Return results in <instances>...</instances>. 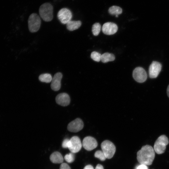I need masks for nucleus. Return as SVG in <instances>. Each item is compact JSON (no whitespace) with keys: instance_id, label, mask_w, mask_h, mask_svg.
I'll use <instances>...</instances> for the list:
<instances>
[{"instance_id":"obj_1","label":"nucleus","mask_w":169,"mask_h":169,"mask_svg":"<svg viewBox=\"0 0 169 169\" xmlns=\"http://www.w3.org/2000/svg\"><path fill=\"white\" fill-rule=\"evenodd\" d=\"M154 148L151 146H143L137 153V159L139 162L146 165H151L154 160L155 152Z\"/></svg>"},{"instance_id":"obj_2","label":"nucleus","mask_w":169,"mask_h":169,"mask_svg":"<svg viewBox=\"0 0 169 169\" xmlns=\"http://www.w3.org/2000/svg\"><path fill=\"white\" fill-rule=\"evenodd\" d=\"M53 7L50 3H45L42 4L39 9L41 18L45 21H51L53 18Z\"/></svg>"},{"instance_id":"obj_3","label":"nucleus","mask_w":169,"mask_h":169,"mask_svg":"<svg viewBox=\"0 0 169 169\" xmlns=\"http://www.w3.org/2000/svg\"><path fill=\"white\" fill-rule=\"evenodd\" d=\"M169 143L168 138L165 135H162L158 137L156 141L154 146L155 151L158 154L163 153L166 149V146Z\"/></svg>"},{"instance_id":"obj_4","label":"nucleus","mask_w":169,"mask_h":169,"mask_svg":"<svg viewBox=\"0 0 169 169\" xmlns=\"http://www.w3.org/2000/svg\"><path fill=\"white\" fill-rule=\"evenodd\" d=\"M41 24L40 17L36 13H33L29 16L28 24L29 31L32 33L37 32L39 29Z\"/></svg>"},{"instance_id":"obj_5","label":"nucleus","mask_w":169,"mask_h":169,"mask_svg":"<svg viewBox=\"0 0 169 169\" xmlns=\"http://www.w3.org/2000/svg\"><path fill=\"white\" fill-rule=\"evenodd\" d=\"M101 147L106 158L110 159L113 156L116 150L114 144L109 140H105L101 144Z\"/></svg>"},{"instance_id":"obj_6","label":"nucleus","mask_w":169,"mask_h":169,"mask_svg":"<svg viewBox=\"0 0 169 169\" xmlns=\"http://www.w3.org/2000/svg\"><path fill=\"white\" fill-rule=\"evenodd\" d=\"M72 14L71 11L67 8L60 9L57 13V17L60 22L63 24H66L71 20Z\"/></svg>"},{"instance_id":"obj_7","label":"nucleus","mask_w":169,"mask_h":169,"mask_svg":"<svg viewBox=\"0 0 169 169\" xmlns=\"http://www.w3.org/2000/svg\"><path fill=\"white\" fill-rule=\"evenodd\" d=\"M132 76L137 82L142 83L145 82L147 78V74L145 70L140 67L136 68L133 71Z\"/></svg>"},{"instance_id":"obj_8","label":"nucleus","mask_w":169,"mask_h":169,"mask_svg":"<svg viewBox=\"0 0 169 169\" xmlns=\"http://www.w3.org/2000/svg\"><path fill=\"white\" fill-rule=\"evenodd\" d=\"M161 68L162 65L160 62L153 61L149 68V75L150 78H156L161 71Z\"/></svg>"},{"instance_id":"obj_9","label":"nucleus","mask_w":169,"mask_h":169,"mask_svg":"<svg viewBox=\"0 0 169 169\" xmlns=\"http://www.w3.org/2000/svg\"><path fill=\"white\" fill-rule=\"evenodd\" d=\"M83 127L84 123L82 120L77 118L68 124L67 129L70 132H77L81 130Z\"/></svg>"},{"instance_id":"obj_10","label":"nucleus","mask_w":169,"mask_h":169,"mask_svg":"<svg viewBox=\"0 0 169 169\" xmlns=\"http://www.w3.org/2000/svg\"><path fill=\"white\" fill-rule=\"evenodd\" d=\"M98 145L97 142L94 137L88 136L85 137L83 140L82 145L86 150L90 151L96 148Z\"/></svg>"},{"instance_id":"obj_11","label":"nucleus","mask_w":169,"mask_h":169,"mask_svg":"<svg viewBox=\"0 0 169 169\" xmlns=\"http://www.w3.org/2000/svg\"><path fill=\"white\" fill-rule=\"evenodd\" d=\"M70 140V144L69 149L70 151L74 153L79 152L82 146L79 138L77 136H74L71 138Z\"/></svg>"},{"instance_id":"obj_12","label":"nucleus","mask_w":169,"mask_h":169,"mask_svg":"<svg viewBox=\"0 0 169 169\" xmlns=\"http://www.w3.org/2000/svg\"><path fill=\"white\" fill-rule=\"evenodd\" d=\"M118 26L115 23L108 22L103 25L102 31L105 34L111 35L115 33L118 30Z\"/></svg>"},{"instance_id":"obj_13","label":"nucleus","mask_w":169,"mask_h":169,"mask_svg":"<svg viewBox=\"0 0 169 169\" xmlns=\"http://www.w3.org/2000/svg\"><path fill=\"white\" fill-rule=\"evenodd\" d=\"M62 74L60 72L56 73L52 78L51 84V88L54 91L59 90L61 87V81L62 78Z\"/></svg>"},{"instance_id":"obj_14","label":"nucleus","mask_w":169,"mask_h":169,"mask_svg":"<svg viewBox=\"0 0 169 169\" xmlns=\"http://www.w3.org/2000/svg\"><path fill=\"white\" fill-rule=\"evenodd\" d=\"M55 100L58 105L64 106H67L70 102L69 95L65 93L58 94L56 97Z\"/></svg>"},{"instance_id":"obj_15","label":"nucleus","mask_w":169,"mask_h":169,"mask_svg":"<svg viewBox=\"0 0 169 169\" xmlns=\"http://www.w3.org/2000/svg\"><path fill=\"white\" fill-rule=\"evenodd\" d=\"M50 159L52 162L54 163H61L63 161V158L60 153L56 151L50 155Z\"/></svg>"},{"instance_id":"obj_16","label":"nucleus","mask_w":169,"mask_h":169,"mask_svg":"<svg viewBox=\"0 0 169 169\" xmlns=\"http://www.w3.org/2000/svg\"><path fill=\"white\" fill-rule=\"evenodd\" d=\"M80 21H70L66 24L67 29L70 31H73L79 28L81 25Z\"/></svg>"},{"instance_id":"obj_17","label":"nucleus","mask_w":169,"mask_h":169,"mask_svg":"<svg viewBox=\"0 0 169 169\" xmlns=\"http://www.w3.org/2000/svg\"><path fill=\"white\" fill-rule=\"evenodd\" d=\"M115 57L114 54L109 53H105L101 55V60L104 63H106L109 61H114Z\"/></svg>"},{"instance_id":"obj_18","label":"nucleus","mask_w":169,"mask_h":169,"mask_svg":"<svg viewBox=\"0 0 169 169\" xmlns=\"http://www.w3.org/2000/svg\"><path fill=\"white\" fill-rule=\"evenodd\" d=\"M108 12L110 14L112 15H115L116 17H118V15L122 13V10L119 6H113L109 8Z\"/></svg>"},{"instance_id":"obj_19","label":"nucleus","mask_w":169,"mask_h":169,"mask_svg":"<svg viewBox=\"0 0 169 169\" xmlns=\"http://www.w3.org/2000/svg\"><path fill=\"white\" fill-rule=\"evenodd\" d=\"M38 78L40 81L47 83L51 82L52 79L51 75L48 73L41 74L39 76Z\"/></svg>"},{"instance_id":"obj_20","label":"nucleus","mask_w":169,"mask_h":169,"mask_svg":"<svg viewBox=\"0 0 169 169\" xmlns=\"http://www.w3.org/2000/svg\"><path fill=\"white\" fill-rule=\"evenodd\" d=\"M101 28V26L100 23H96L94 24L92 29L93 34L95 36H97L100 31Z\"/></svg>"},{"instance_id":"obj_21","label":"nucleus","mask_w":169,"mask_h":169,"mask_svg":"<svg viewBox=\"0 0 169 169\" xmlns=\"http://www.w3.org/2000/svg\"><path fill=\"white\" fill-rule=\"evenodd\" d=\"M101 55L100 53L96 51H93L91 53L90 56L91 58L94 60L99 62L101 60Z\"/></svg>"},{"instance_id":"obj_22","label":"nucleus","mask_w":169,"mask_h":169,"mask_svg":"<svg viewBox=\"0 0 169 169\" xmlns=\"http://www.w3.org/2000/svg\"><path fill=\"white\" fill-rule=\"evenodd\" d=\"M94 155L95 157L99 158L101 161H104L106 158L102 151L99 150L96 151Z\"/></svg>"},{"instance_id":"obj_23","label":"nucleus","mask_w":169,"mask_h":169,"mask_svg":"<svg viewBox=\"0 0 169 169\" xmlns=\"http://www.w3.org/2000/svg\"><path fill=\"white\" fill-rule=\"evenodd\" d=\"M64 159L67 162L70 163L73 162L74 160V153L71 152L65 155Z\"/></svg>"},{"instance_id":"obj_24","label":"nucleus","mask_w":169,"mask_h":169,"mask_svg":"<svg viewBox=\"0 0 169 169\" xmlns=\"http://www.w3.org/2000/svg\"><path fill=\"white\" fill-rule=\"evenodd\" d=\"M70 140L66 139H64L62 143V146L64 148H69L70 146Z\"/></svg>"},{"instance_id":"obj_25","label":"nucleus","mask_w":169,"mask_h":169,"mask_svg":"<svg viewBox=\"0 0 169 169\" xmlns=\"http://www.w3.org/2000/svg\"><path fill=\"white\" fill-rule=\"evenodd\" d=\"M59 169H71V168L67 164L64 163L61 164Z\"/></svg>"},{"instance_id":"obj_26","label":"nucleus","mask_w":169,"mask_h":169,"mask_svg":"<svg viewBox=\"0 0 169 169\" xmlns=\"http://www.w3.org/2000/svg\"><path fill=\"white\" fill-rule=\"evenodd\" d=\"M136 169H148V168L147 165L141 164L137 166Z\"/></svg>"},{"instance_id":"obj_27","label":"nucleus","mask_w":169,"mask_h":169,"mask_svg":"<svg viewBox=\"0 0 169 169\" xmlns=\"http://www.w3.org/2000/svg\"><path fill=\"white\" fill-rule=\"evenodd\" d=\"M84 169H94V168L92 166L89 165L85 166Z\"/></svg>"},{"instance_id":"obj_28","label":"nucleus","mask_w":169,"mask_h":169,"mask_svg":"<svg viewBox=\"0 0 169 169\" xmlns=\"http://www.w3.org/2000/svg\"><path fill=\"white\" fill-rule=\"evenodd\" d=\"M95 169H104V168L102 165L98 164L96 166Z\"/></svg>"},{"instance_id":"obj_29","label":"nucleus","mask_w":169,"mask_h":169,"mask_svg":"<svg viewBox=\"0 0 169 169\" xmlns=\"http://www.w3.org/2000/svg\"><path fill=\"white\" fill-rule=\"evenodd\" d=\"M167 94L168 97L169 98V84L168 85L167 89Z\"/></svg>"}]
</instances>
